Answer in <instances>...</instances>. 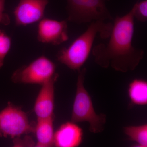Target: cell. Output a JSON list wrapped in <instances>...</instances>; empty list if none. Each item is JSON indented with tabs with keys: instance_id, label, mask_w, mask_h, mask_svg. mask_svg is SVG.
<instances>
[{
	"instance_id": "1",
	"label": "cell",
	"mask_w": 147,
	"mask_h": 147,
	"mask_svg": "<svg viewBox=\"0 0 147 147\" xmlns=\"http://www.w3.org/2000/svg\"><path fill=\"white\" fill-rule=\"evenodd\" d=\"M134 19L131 11L123 16L116 17L108 43H99L92 47L96 63L102 68L110 67L123 73L136 69L144 52L132 44Z\"/></svg>"
},
{
	"instance_id": "2",
	"label": "cell",
	"mask_w": 147,
	"mask_h": 147,
	"mask_svg": "<svg viewBox=\"0 0 147 147\" xmlns=\"http://www.w3.org/2000/svg\"><path fill=\"white\" fill-rule=\"evenodd\" d=\"M113 27L111 22L92 21L87 30L68 47H64L58 52L57 59L69 68L79 71L89 57L97 35H100L102 39L108 38Z\"/></svg>"
},
{
	"instance_id": "3",
	"label": "cell",
	"mask_w": 147,
	"mask_h": 147,
	"mask_svg": "<svg viewBox=\"0 0 147 147\" xmlns=\"http://www.w3.org/2000/svg\"><path fill=\"white\" fill-rule=\"evenodd\" d=\"M86 71V68L78 71L76 95L71 121L76 123L87 122L89 124L90 131L96 134L104 130L106 116L103 114L98 115L95 111L91 98L84 86Z\"/></svg>"
},
{
	"instance_id": "4",
	"label": "cell",
	"mask_w": 147,
	"mask_h": 147,
	"mask_svg": "<svg viewBox=\"0 0 147 147\" xmlns=\"http://www.w3.org/2000/svg\"><path fill=\"white\" fill-rule=\"evenodd\" d=\"M110 0H66L67 21L78 24L113 20L105 2Z\"/></svg>"
},
{
	"instance_id": "5",
	"label": "cell",
	"mask_w": 147,
	"mask_h": 147,
	"mask_svg": "<svg viewBox=\"0 0 147 147\" xmlns=\"http://www.w3.org/2000/svg\"><path fill=\"white\" fill-rule=\"evenodd\" d=\"M36 123L30 121L26 112L20 106L9 102L0 111V137L12 139L34 133Z\"/></svg>"
},
{
	"instance_id": "6",
	"label": "cell",
	"mask_w": 147,
	"mask_h": 147,
	"mask_svg": "<svg viewBox=\"0 0 147 147\" xmlns=\"http://www.w3.org/2000/svg\"><path fill=\"white\" fill-rule=\"evenodd\" d=\"M56 70L55 63L45 56H41L17 69L11 79L15 84L42 85L58 74Z\"/></svg>"
},
{
	"instance_id": "7",
	"label": "cell",
	"mask_w": 147,
	"mask_h": 147,
	"mask_svg": "<svg viewBox=\"0 0 147 147\" xmlns=\"http://www.w3.org/2000/svg\"><path fill=\"white\" fill-rule=\"evenodd\" d=\"M67 21L43 18L38 26L37 38L40 42L58 45L69 39Z\"/></svg>"
},
{
	"instance_id": "8",
	"label": "cell",
	"mask_w": 147,
	"mask_h": 147,
	"mask_svg": "<svg viewBox=\"0 0 147 147\" xmlns=\"http://www.w3.org/2000/svg\"><path fill=\"white\" fill-rule=\"evenodd\" d=\"M48 0H19L13 11L16 26H26L44 18Z\"/></svg>"
},
{
	"instance_id": "9",
	"label": "cell",
	"mask_w": 147,
	"mask_h": 147,
	"mask_svg": "<svg viewBox=\"0 0 147 147\" xmlns=\"http://www.w3.org/2000/svg\"><path fill=\"white\" fill-rule=\"evenodd\" d=\"M59 74L41 85L34 105V113L37 119L45 118L55 116V85Z\"/></svg>"
},
{
	"instance_id": "10",
	"label": "cell",
	"mask_w": 147,
	"mask_h": 147,
	"mask_svg": "<svg viewBox=\"0 0 147 147\" xmlns=\"http://www.w3.org/2000/svg\"><path fill=\"white\" fill-rule=\"evenodd\" d=\"M83 131L76 123L67 122L63 124L55 133L54 146L57 147H76L83 141Z\"/></svg>"
},
{
	"instance_id": "11",
	"label": "cell",
	"mask_w": 147,
	"mask_h": 147,
	"mask_svg": "<svg viewBox=\"0 0 147 147\" xmlns=\"http://www.w3.org/2000/svg\"><path fill=\"white\" fill-rule=\"evenodd\" d=\"M54 120L55 116L45 118L37 119L34 132L37 141L36 147L54 146Z\"/></svg>"
},
{
	"instance_id": "12",
	"label": "cell",
	"mask_w": 147,
	"mask_h": 147,
	"mask_svg": "<svg viewBox=\"0 0 147 147\" xmlns=\"http://www.w3.org/2000/svg\"><path fill=\"white\" fill-rule=\"evenodd\" d=\"M128 95L131 103L144 105L147 104V82L143 79H135L130 83Z\"/></svg>"
},
{
	"instance_id": "13",
	"label": "cell",
	"mask_w": 147,
	"mask_h": 147,
	"mask_svg": "<svg viewBox=\"0 0 147 147\" xmlns=\"http://www.w3.org/2000/svg\"><path fill=\"white\" fill-rule=\"evenodd\" d=\"M125 133L131 141L136 142L138 147H147V125L129 126L124 128Z\"/></svg>"
},
{
	"instance_id": "14",
	"label": "cell",
	"mask_w": 147,
	"mask_h": 147,
	"mask_svg": "<svg viewBox=\"0 0 147 147\" xmlns=\"http://www.w3.org/2000/svg\"><path fill=\"white\" fill-rule=\"evenodd\" d=\"M11 45L10 37L0 29V69L3 65L5 59L10 50Z\"/></svg>"
},
{
	"instance_id": "15",
	"label": "cell",
	"mask_w": 147,
	"mask_h": 147,
	"mask_svg": "<svg viewBox=\"0 0 147 147\" xmlns=\"http://www.w3.org/2000/svg\"><path fill=\"white\" fill-rule=\"evenodd\" d=\"M134 18L141 22L147 20V0L138 2L131 10Z\"/></svg>"
},
{
	"instance_id": "16",
	"label": "cell",
	"mask_w": 147,
	"mask_h": 147,
	"mask_svg": "<svg viewBox=\"0 0 147 147\" xmlns=\"http://www.w3.org/2000/svg\"><path fill=\"white\" fill-rule=\"evenodd\" d=\"M5 0H0V24L7 26L10 24V17L8 14L4 12Z\"/></svg>"
},
{
	"instance_id": "17",
	"label": "cell",
	"mask_w": 147,
	"mask_h": 147,
	"mask_svg": "<svg viewBox=\"0 0 147 147\" xmlns=\"http://www.w3.org/2000/svg\"><path fill=\"white\" fill-rule=\"evenodd\" d=\"M13 145L15 146H35L34 144L33 141L31 137H27L25 139H21V142L17 138L13 139Z\"/></svg>"
}]
</instances>
